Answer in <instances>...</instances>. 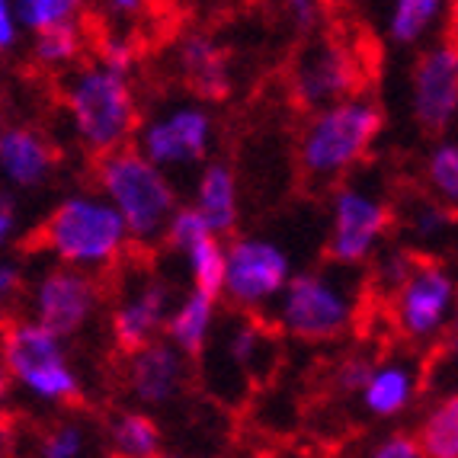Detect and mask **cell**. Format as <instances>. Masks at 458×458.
Instances as JSON below:
<instances>
[{
  "instance_id": "25",
  "label": "cell",
  "mask_w": 458,
  "mask_h": 458,
  "mask_svg": "<svg viewBox=\"0 0 458 458\" xmlns=\"http://www.w3.org/2000/svg\"><path fill=\"white\" fill-rule=\"evenodd\" d=\"M445 0H394L391 13V38L401 46H413L427 36V30L436 23Z\"/></svg>"
},
{
  "instance_id": "19",
  "label": "cell",
  "mask_w": 458,
  "mask_h": 458,
  "mask_svg": "<svg viewBox=\"0 0 458 458\" xmlns=\"http://www.w3.org/2000/svg\"><path fill=\"white\" fill-rule=\"evenodd\" d=\"M215 305L212 298L199 295L192 292L190 298L180 301L174 314H167V336H170V346H174L180 356H190V360H199L208 346V330H212L215 321Z\"/></svg>"
},
{
  "instance_id": "30",
  "label": "cell",
  "mask_w": 458,
  "mask_h": 458,
  "mask_svg": "<svg viewBox=\"0 0 458 458\" xmlns=\"http://www.w3.org/2000/svg\"><path fill=\"white\" fill-rule=\"evenodd\" d=\"M202 234H212V231L206 228L202 215H199L192 206L174 208L167 228H164V241H167V247H174V250H183V253H186V247L196 244Z\"/></svg>"
},
{
  "instance_id": "18",
  "label": "cell",
  "mask_w": 458,
  "mask_h": 458,
  "mask_svg": "<svg viewBox=\"0 0 458 458\" xmlns=\"http://www.w3.org/2000/svg\"><path fill=\"white\" fill-rule=\"evenodd\" d=\"M192 208L202 215V222L215 237L231 234L237 228V183L231 167L208 164L202 180H199L196 206Z\"/></svg>"
},
{
  "instance_id": "22",
  "label": "cell",
  "mask_w": 458,
  "mask_h": 458,
  "mask_svg": "<svg viewBox=\"0 0 458 458\" xmlns=\"http://www.w3.org/2000/svg\"><path fill=\"white\" fill-rule=\"evenodd\" d=\"M362 397L375 417H391V413L404 411L407 401L413 397V375L404 366L375 369L362 388Z\"/></svg>"
},
{
  "instance_id": "24",
  "label": "cell",
  "mask_w": 458,
  "mask_h": 458,
  "mask_svg": "<svg viewBox=\"0 0 458 458\" xmlns=\"http://www.w3.org/2000/svg\"><path fill=\"white\" fill-rule=\"evenodd\" d=\"M186 257H190V273H192V285L199 295L218 301L225 289V244L222 237L215 234H202L196 244L186 247Z\"/></svg>"
},
{
  "instance_id": "10",
  "label": "cell",
  "mask_w": 458,
  "mask_h": 458,
  "mask_svg": "<svg viewBox=\"0 0 458 458\" xmlns=\"http://www.w3.org/2000/svg\"><path fill=\"white\" fill-rule=\"evenodd\" d=\"M289 283V257L269 241L244 237L225 250V289L241 308L263 305Z\"/></svg>"
},
{
  "instance_id": "35",
  "label": "cell",
  "mask_w": 458,
  "mask_h": 458,
  "mask_svg": "<svg viewBox=\"0 0 458 458\" xmlns=\"http://www.w3.org/2000/svg\"><path fill=\"white\" fill-rule=\"evenodd\" d=\"M292 16H295L298 26H311L314 13H318V0H279Z\"/></svg>"
},
{
  "instance_id": "26",
  "label": "cell",
  "mask_w": 458,
  "mask_h": 458,
  "mask_svg": "<svg viewBox=\"0 0 458 458\" xmlns=\"http://www.w3.org/2000/svg\"><path fill=\"white\" fill-rule=\"evenodd\" d=\"M84 0H16V20L32 32L74 23Z\"/></svg>"
},
{
  "instance_id": "32",
  "label": "cell",
  "mask_w": 458,
  "mask_h": 458,
  "mask_svg": "<svg viewBox=\"0 0 458 458\" xmlns=\"http://www.w3.org/2000/svg\"><path fill=\"white\" fill-rule=\"evenodd\" d=\"M375 372V366L366 360V356H350V360L340 362L334 375V385L336 391H344V394H352V391H362L369 382V375Z\"/></svg>"
},
{
  "instance_id": "9",
  "label": "cell",
  "mask_w": 458,
  "mask_h": 458,
  "mask_svg": "<svg viewBox=\"0 0 458 458\" xmlns=\"http://www.w3.org/2000/svg\"><path fill=\"white\" fill-rule=\"evenodd\" d=\"M103 276L84 273L74 267H55L48 269L36 285V324L62 336H74L97 311L103 298Z\"/></svg>"
},
{
  "instance_id": "11",
  "label": "cell",
  "mask_w": 458,
  "mask_h": 458,
  "mask_svg": "<svg viewBox=\"0 0 458 458\" xmlns=\"http://www.w3.org/2000/svg\"><path fill=\"white\" fill-rule=\"evenodd\" d=\"M360 87V68L334 38H318L301 52L292 74V93L298 106L305 109H324L330 103H340Z\"/></svg>"
},
{
  "instance_id": "31",
  "label": "cell",
  "mask_w": 458,
  "mask_h": 458,
  "mask_svg": "<svg viewBox=\"0 0 458 458\" xmlns=\"http://www.w3.org/2000/svg\"><path fill=\"white\" fill-rule=\"evenodd\" d=\"M452 208H443V202H436V199H411L407 202V225L420 237L429 234H439L445 231V225L452 222Z\"/></svg>"
},
{
  "instance_id": "14",
  "label": "cell",
  "mask_w": 458,
  "mask_h": 458,
  "mask_svg": "<svg viewBox=\"0 0 458 458\" xmlns=\"http://www.w3.org/2000/svg\"><path fill=\"white\" fill-rule=\"evenodd\" d=\"M170 285L161 279H145L131 298L113 311V340L123 356H131L154 340V330L167 321Z\"/></svg>"
},
{
  "instance_id": "12",
  "label": "cell",
  "mask_w": 458,
  "mask_h": 458,
  "mask_svg": "<svg viewBox=\"0 0 458 458\" xmlns=\"http://www.w3.org/2000/svg\"><path fill=\"white\" fill-rule=\"evenodd\" d=\"M458 109V48L452 38L420 55L413 68V115L427 135L449 131Z\"/></svg>"
},
{
  "instance_id": "17",
  "label": "cell",
  "mask_w": 458,
  "mask_h": 458,
  "mask_svg": "<svg viewBox=\"0 0 458 458\" xmlns=\"http://www.w3.org/2000/svg\"><path fill=\"white\" fill-rule=\"evenodd\" d=\"M186 84L208 99H225L231 93L228 58L208 36H190L180 48Z\"/></svg>"
},
{
  "instance_id": "3",
  "label": "cell",
  "mask_w": 458,
  "mask_h": 458,
  "mask_svg": "<svg viewBox=\"0 0 458 458\" xmlns=\"http://www.w3.org/2000/svg\"><path fill=\"white\" fill-rule=\"evenodd\" d=\"M385 115L369 99H340L318 109L298 141V167L305 180L330 183L366 161Z\"/></svg>"
},
{
  "instance_id": "15",
  "label": "cell",
  "mask_w": 458,
  "mask_h": 458,
  "mask_svg": "<svg viewBox=\"0 0 458 458\" xmlns=\"http://www.w3.org/2000/svg\"><path fill=\"white\" fill-rule=\"evenodd\" d=\"M58 148L38 129L30 125H10L0 129V174L13 186H42L58 167Z\"/></svg>"
},
{
  "instance_id": "33",
  "label": "cell",
  "mask_w": 458,
  "mask_h": 458,
  "mask_svg": "<svg viewBox=\"0 0 458 458\" xmlns=\"http://www.w3.org/2000/svg\"><path fill=\"white\" fill-rule=\"evenodd\" d=\"M372 458H423V455L411 433H391L388 439H382V443L375 445Z\"/></svg>"
},
{
  "instance_id": "8",
  "label": "cell",
  "mask_w": 458,
  "mask_h": 458,
  "mask_svg": "<svg viewBox=\"0 0 458 458\" xmlns=\"http://www.w3.org/2000/svg\"><path fill=\"white\" fill-rule=\"evenodd\" d=\"M394 212L369 192L344 190L334 192V225H330L327 257L336 267H360L372 257L385 234H388Z\"/></svg>"
},
{
  "instance_id": "5",
  "label": "cell",
  "mask_w": 458,
  "mask_h": 458,
  "mask_svg": "<svg viewBox=\"0 0 458 458\" xmlns=\"http://www.w3.org/2000/svg\"><path fill=\"white\" fill-rule=\"evenodd\" d=\"M0 366L7 369L10 378L23 382L46 401H64V404L84 401L62 340L36 321L0 318Z\"/></svg>"
},
{
  "instance_id": "29",
  "label": "cell",
  "mask_w": 458,
  "mask_h": 458,
  "mask_svg": "<svg viewBox=\"0 0 458 458\" xmlns=\"http://www.w3.org/2000/svg\"><path fill=\"white\" fill-rule=\"evenodd\" d=\"M84 449V433L74 423H52L38 436V455L42 458H77Z\"/></svg>"
},
{
  "instance_id": "4",
  "label": "cell",
  "mask_w": 458,
  "mask_h": 458,
  "mask_svg": "<svg viewBox=\"0 0 458 458\" xmlns=\"http://www.w3.org/2000/svg\"><path fill=\"white\" fill-rule=\"evenodd\" d=\"M64 109L71 113L77 135L93 154H106L125 148L138 129V106L129 74L87 64L64 87Z\"/></svg>"
},
{
  "instance_id": "37",
  "label": "cell",
  "mask_w": 458,
  "mask_h": 458,
  "mask_svg": "<svg viewBox=\"0 0 458 458\" xmlns=\"http://www.w3.org/2000/svg\"><path fill=\"white\" fill-rule=\"evenodd\" d=\"M16 285H20V269H16L13 263H4V260H0V301L13 295Z\"/></svg>"
},
{
  "instance_id": "21",
  "label": "cell",
  "mask_w": 458,
  "mask_h": 458,
  "mask_svg": "<svg viewBox=\"0 0 458 458\" xmlns=\"http://www.w3.org/2000/svg\"><path fill=\"white\" fill-rule=\"evenodd\" d=\"M109 439L115 458H161V429L145 413H115V420L109 423Z\"/></svg>"
},
{
  "instance_id": "28",
  "label": "cell",
  "mask_w": 458,
  "mask_h": 458,
  "mask_svg": "<svg viewBox=\"0 0 458 458\" xmlns=\"http://www.w3.org/2000/svg\"><path fill=\"white\" fill-rule=\"evenodd\" d=\"M81 55V30L77 23L52 26V30L36 32V58L46 68H62Z\"/></svg>"
},
{
  "instance_id": "23",
  "label": "cell",
  "mask_w": 458,
  "mask_h": 458,
  "mask_svg": "<svg viewBox=\"0 0 458 458\" xmlns=\"http://www.w3.org/2000/svg\"><path fill=\"white\" fill-rule=\"evenodd\" d=\"M423 458H458V397L449 394L445 401L427 413V420L417 436Z\"/></svg>"
},
{
  "instance_id": "39",
  "label": "cell",
  "mask_w": 458,
  "mask_h": 458,
  "mask_svg": "<svg viewBox=\"0 0 458 458\" xmlns=\"http://www.w3.org/2000/svg\"><path fill=\"white\" fill-rule=\"evenodd\" d=\"M10 382H13V378H10V372L4 366H0V404H4V401H7V394H10Z\"/></svg>"
},
{
  "instance_id": "27",
  "label": "cell",
  "mask_w": 458,
  "mask_h": 458,
  "mask_svg": "<svg viewBox=\"0 0 458 458\" xmlns=\"http://www.w3.org/2000/svg\"><path fill=\"white\" fill-rule=\"evenodd\" d=\"M427 176L436 199H443L445 208L458 202V148L452 141H439L427 161Z\"/></svg>"
},
{
  "instance_id": "34",
  "label": "cell",
  "mask_w": 458,
  "mask_h": 458,
  "mask_svg": "<svg viewBox=\"0 0 458 458\" xmlns=\"http://www.w3.org/2000/svg\"><path fill=\"white\" fill-rule=\"evenodd\" d=\"M16 46V16L10 0H0V52Z\"/></svg>"
},
{
  "instance_id": "2",
  "label": "cell",
  "mask_w": 458,
  "mask_h": 458,
  "mask_svg": "<svg viewBox=\"0 0 458 458\" xmlns=\"http://www.w3.org/2000/svg\"><path fill=\"white\" fill-rule=\"evenodd\" d=\"M93 180L109 196L113 212L123 218L131 244H151L164 234L176 208V192L167 176L148 161L138 148L125 145L97 154Z\"/></svg>"
},
{
  "instance_id": "6",
  "label": "cell",
  "mask_w": 458,
  "mask_h": 458,
  "mask_svg": "<svg viewBox=\"0 0 458 458\" xmlns=\"http://www.w3.org/2000/svg\"><path fill=\"white\" fill-rule=\"evenodd\" d=\"M352 298L324 273H298L283 289L279 324L305 344H330L352 324Z\"/></svg>"
},
{
  "instance_id": "13",
  "label": "cell",
  "mask_w": 458,
  "mask_h": 458,
  "mask_svg": "<svg viewBox=\"0 0 458 458\" xmlns=\"http://www.w3.org/2000/svg\"><path fill=\"white\" fill-rule=\"evenodd\" d=\"M208 138H212L208 113L183 106L145 125L138 151L145 154L154 167H183V164H196L206 157Z\"/></svg>"
},
{
  "instance_id": "7",
  "label": "cell",
  "mask_w": 458,
  "mask_h": 458,
  "mask_svg": "<svg viewBox=\"0 0 458 458\" xmlns=\"http://www.w3.org/2000/svg\"><path fill=\"white\" fill-rule=\"evenodd\" d=\"M455 301V283L433 257L413 253L411 273L394 292V318L397 327L411 340H427L439 334Z\"/></svg>"
},
{
  "instance_id": "16",
  "label": "cell",
  "mask_w": 458,
  "mask_h": 458,
  "mask_svg": "<svg viewBox=\"0 0 458 458\" xmlns=\"http://www.w3.org/2000/svg\"><path fill=\"white\" fill-rule=\"evenodd\" d=\"M186 382L183 356L170 344L151 340L138 352L129 356V385L145 404H167L174 401Z\"/></svg>"
},
{
  "instance_id": "20",
  "label": "cell",
  "mask_w": 458,
  "mask_h": 458,
  "mask_svg": "<svg viewBox=\"0 0 458 458\" xmlns=\"http://www.w3.org/2000/svg\"><path fill=\"white\" fill-rule=\"evenodd\" d=\"M231 360L250 382L260 385L263 378H269V372L279 362L273 327H267L257 318H247L244 324H237L234 334H231Z\"/></svg>"
},
{
  "instance_id": "1",
  "label": "cell",
  "mask_w": 458,
  "mask_h": 458,
  "mask_svg": "<svg viewBox=\"0 0 458 458\" xmlns=\"http://www.w3.org/2000/svg\"><path fill=\"white\" fill-rule=\"evenodd\" d=\"M32 250L55 253L64 267L84 273H109L129 253V231L109 202L90 196H71L52 208L30 237Z\"/></svg>"
},
{
  "instance_id": "36",
  "label": "cell",
  "mask_w": 458,
  "mask_h": 458,
  "mask_svg": "<svg viewBox=\"0 0 458 458\" xmlns=\"http://www.w3.org/2000/svg\"><path fill=\"white\" fill-rule=\"evenodd\" d=\"M16 228V208H13V199L10 196H0V244L10 241Z\"/></svg>"
},
{
  "instance_id": "38",
  "label": "cell",
  "mask_w": 458,
  "mask_h": 458,
  "mask_svg": "<svg viewBox=\"0 0 458 458\" xmlns=\"http://www.w3.org/2000/svg\"><path fill=\"white\" fill-rule=\"evenodd\" d=\"M106 4L115 16H135L138 10L145 7V0H106Z\"/></svg>"
}]
</instances>
